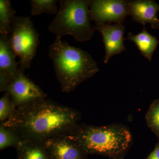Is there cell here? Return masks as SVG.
Listing matches in <instances>:
<instances>
[{"label":"cell","instance_id":"cell-13","mask_svg":"<svg viewBox=\"0 0 159 159\" xmlns=\"http://www.w3.org/2000/svg\"><path fill=\"white\" fill-rule=\"evenodd\" d=\"M126 39L135 43L142 55L149 61H151L152 54L159 41L156 38L148 33L145 27L140 33L136 35H134L129 32Z\"/></svg>","mask_w":159,"mask_h":159},{"label":"cell","instance_id":"cell-5","mask_svg":"<svg viewBox=\"0 0 159 159\" xmlns=\"http://www.w3.org/2000/svg\"><path fill=\"white\" fill-rule=\"evenodd\" d=\"M10 45L19 57V68H29L39 45V35L29 17L16 16L10 34Z\"/></svg>","mask_w":159,"mask_h":159},{"label":"cell","instance_id":"cell-7","mask_svg":"<svg viewBox=\"0 0 159 159\" xmlns=\"http://www.w3.org/2000/svg\"><path fill=\"white\" fill-rule=\"evenodd\" d=\"M20 69L15 77L6 88L16 107H19L39 99H46L47 95L38 86L25 75Z\"/></svg>","mask_w":159,"mask_h":159},{"label":"cell","instance_id":"cell-6","mask_svg":"<svg viewBox=\"0 0 159 159\" xmlns=\"http://www.w3.org/2000/svg\"><path fill=\"white\" fill-rule=\"evenodd\" d=\"M89 11L91 20L96 25L122 24L129 15L128 1L123 0H92Z\"/></svg>","mask_w":159,"mask_h":159},{"label":"cell","instance_id":"cell-16","mask_svg":"<svg viewBox=\"0 0 159 159\" xmlns=\"http://www.w3.org/2000/svg\"><path fill=\"white\" fill-rule=\"evenodd\" d=\"M31 15L36 16L46 13L57 14L58 7L56 0H31Z\"/></svg>","mask_w":159,"mask_h":159},{"label":"cell","instance_id":"cell-19","mask_svg":"<svg viewBox=\"0 0 159 159\" xmlns=\"http://www.w3.org/2000/svg\"><path fill=\"white\" fill-rule=\"evenodd\" d=\"M146 159H159V142L153 151Z\"/></svg>","mask_w":159,"mask_h":159},{"label":"cell","instance_id":"cell-10","mask_svg":"<svg viewBox=\"0 0 159 159\" xmlns=\"http://www.w3.org/2000/svg\"><path fill=\"white\" fill-rule=\"evenodd\" d=\"M16 55L11 49L10 35L0 34V92L5 91L19 70Z\"/></svg>","mask_w":159,"mask_h":159},{"label":"cell","instance_id":"cell-9","mask_svg":"<svg viewBox=\"0 0 159 159\" xmlns=\"http://www.w3.org/2000/svg\"><path fill=\"white\" fill-rule=\"evenodd\" d=\"M95 30H98L102 35L105 48L104 63L107 64L111 57L126 50L124 45L125 26L122 24H104L96 25Z\"/></svg>","mask_w":159,"mask_h":159},{"label":"cell","instance_id":"cell-17","mask_svg":"<svg viewBox=\"0 0 159 159\" xmlns=\"http://www.w3.org/2000/svg\"><path fill=\"white\" fill-rule=\"evenodd\" d=\"M148 127L159 140V99L153 101L145 116Z\"/></svg>","mask_w":159,"mask_h":159},{"label":"cell","instance_id":"cell-15","mask_svg":"<svg viewBox=\"0 0 159 159\" xmlns=\"http://www.w3.org/2000/svg\"><path fill=\"white\" fill-rule=\"evenodd\" d=\"M23 139L13 129L6 126L3 122L0 125V149L8 147L17 148Z\"/></svg>","mask_w":159,"mask_h":159},{"label":"cell","instance_id":"cell-14","mask_svg":"<svg viewBox=\"0 0 159 159\" xmlns=\"http://www.w3.org/2000/svg\"><path fill=\"white\" fill-rule=\"evenodd\" d=\"M16 12L9 0H0V34L9 35Z\"/></svg>","mask_w":159,"mask_h":159},{"label":"cell","instance_id":"cell-2","mask_svg":"<svg viewBox=\"0 0 159 159\" xmlns=\"http://www.w3.org/2000/svg\"><path fill=\"white\" fill-rule=\"evenodd\" d=\"M49 57L61 90L69 93L99 71L96 61L86 51L72 47L56 36L49 48Z\"/></svg>","mask_w":159,"mask_h":159},{"label":"cell","instance_id":"cell-1","mask_svg":"<svg viewBox=\"0 0 159 159\" xmlns=\"http://www.w3.org/2000/svg\"><path fill=\"white\" fill-rule=\"evenodd\" d=\"M79 113L46 99L16 108L4 125L13 129L23 140L44 141L66 134L78 125Z\"/></svg>","mask_w":159,"mask_h":159},{"label":"cell","instance_id":"cell-3","mask_svg":"<svg viewBox=\"0 0 159 159\" xmlns=\"http://www.w3.org/2000/svg\"><path fill=\"white\" fill-rule=\"evenodd\" d=\"M87 154L100 155L116 158L129 147L131 134L125 126L111 125L103 126L78 124L67 133Z\"/></svg>","mask_w":159,"mask_h":159},{"label":"cell","instance_id":"cell-11","mask_svg":"<svg viewBox=\"0 0 159 159\" xmlns=\"http://www.w3.org/2000/svg\"><path fill=\"white\" fill-rule=\"evenodd\" d=\"M128 6L129 15L134 21L143 26L150 24L152 28H159L158 4L151 0H137L128 1Z\"/></svg>","mask_w":159,"mask_h":159},{"label":"cell","instance_id":"cell-4","mask_svg":"<svg viewBox=\"0 0 159 159\" xmlns=\"http://www.w3.org/2000/svg\"><path fill=\"white\" fill-rule=\"evenodd\" d=\"M89 0H61L49 31L56 36L70 35L77 42L90 40L95 33L90 23Z\"/></svg>","mask_w":159,"mask_h":159},{"label":"cell","instance_id":"cell-8","mask_svg":"<svg viewBox=\"0 0 159 159\" xmlns=\"http://www.w3.org/2000/svg\"><path fill=\"white\" fill-rule=\"evenodd\" d=\"M51 159H85L87 154L66 134L44 141Z\"/></svg>","mask_w":159,"mask_h":159},{"label":"cell","instance_id":"cell-12","mask_svg":"<svg viewBox=\"0 0 159 159\" xmlns=\"http://www.w3.org/2000/svg\"><path fill=\"white\" fill-rule=\"evenodd\" d=\"M16 148V159H51L44 141L23 140Z\"/></svg>","mask_w":159,"mask_h":159},{"label":"cell","instance_id":"cell-18","mask_svg":"<svg viewBox=\"0 0 159 159\" xmlns=\"http://www.w3.org/2000/svg\"><path fill=\"white\" fill-rule=\"evenodd\" d=\"M16 107L8 93L4 94L0 99V121L6 122L14 115Z\"/></svg>","mask_w":159,"mask_h":159}]
</instances>
